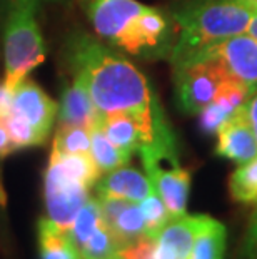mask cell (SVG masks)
Listing matches in <instances>:
<instances>
[{
  "label": "cell",
  "instance_id": "obj_1",
  "mask_svg": "<svg viewBox=\"0 0 257 259\" xmlns=\"http://www.w3.org/2000/svg\"><path fill=\"white\" fill-rule=\"evenodd\" d=\"M67 62L74 75L85 82L100 115L142 114L159 107L150 82L132 62L87 34L69 40Z\"/></svg>",
  "mask_w": 257,
  "mask_h": 259
},
{
  "label": "cell",
  "instance_id": "obj_2",
  "mask_svg": "<svg viewBox=\"0 0 257 259\" xmlns=\"http://www.w3.org/2000/svg\"><path fill=\"white\" fill-rule=\"evenodd\" d=\"M85 10L97 35L130 56H171L176 32L161 10L137 0H87Z\"/></svg>",
  "mask_w": 257,
  "mask_h": 259
},
{
  "label": "cell",
  "instance_id": "obj_3",
  "mask_svg": "<svg viewBox=\"0 0 257 259\" xmlns=\"http://www.w3.org/2000/svg\"><path fill=\"white\" fill-rule=\"evenodd\" d=\"M254 10L242 0H187L172 12L177 40L171 51L176 64L229 37L245 34Z\"/></svg>",
  "mask_w": 257,
  "mask_h": 259
},
{
  "label": "cell",
  "instance_id": "obj_4",
  "mask_svg": "<svg viewBox=\"0 0 257 259\" xmlns=\"http://www.w3.org/2000/svg\"><path fill=\"white\" fill-rule=\"evenodd\" d=\"M4 30L5 85L15 89L45 60V44L37 24L39 0H10Z\"/></svg>",
  "mask_w": 257,
  "mask_h": 259
},
{
  "label": "cell",
  "instance_id": "obj_5",
  "mask_svg": "<svg viewBox=\"0 0 257 259\" xmlns=\"http://www.w3.org/2000/svg\"><path fill=\"white\" fill-rule=\"evenodd\" d=\"M139 156L147 178L166 204L171 218L184 216L190 189V174L179 164L174 132L169 131L159 136L152 144L140 149Z\"/></svg>",
  "mask_w": 257,
  "mask_h": 259
},
{
  "label": "cell",
  "instance_id": "obj_6",
  "mask_svg": "<svg viewBox=\"0 0 257 259\" xmlns=\"http://www.w3.org/2000/svg\"><path fill=\"white\" fill-rule=\"evenodd\" d=\"M179 106L187 114H199L214 96L229 72L222 62L211 54L199 52L172 64Z\"/></svg>",
  "mask_w": 257,
  "mask_h": 259
},
{
  "label": "cell",
  "instance_id": "obj_7",
  "mask_svg": "<svg viewBox=\"0 0 257 259\" xmlns=\"http://www.w3.org/2000/svg\"><path fill=\"white\" fill-rule=\"evenodd\" d=\"M43 184L47 219L67 234L77 212L89 199V187L72 178L54 156L48 161Z\"/></svg>",
  "mask_w": 257,
  "mask_h": 259
},
{
  "label": "cell",
  "instance_id": "obj_8",
  "mask_svg": "<svg viewBox=\"0 0 257 259\" xmlns=\"http://www.w3.org/2000/svg\"><path fill=\"white\" fill-rule=\"evenodd\" d=\"M202 52L217 57L229 75L242 82L250 92L257 91V38L249 34H239Z\"/></svg>",
  "mask_w": 257,
  "mask_h": 259
},
{
  "label": "cell",
  "instance_id": "obj_9",
  "mask_svg": "<svg viewBox=\"0 0 257 259\" xmlns=\"http://www.w3.org/2000/svg\"><path fill=\"white\" fill-rule=\"evenodd\" d=\"M57 111V102L52 101L34 80L24 79L14 89L10 114L17 115L29 125H32V129L39 134L43 142L50 134Z\"/></svg>",
  "mask_w": 257,
  "mask_h": 259
},
{
  "label": "cell",
  "instance_id": "obj_10",
  "mask_svg": "<svg viewBox=\"0 0 257 259\" xmlns=\"http://www.w3.org/2000/svg\"><path fill=\"white\" fill-rule=\"evenodd\" d=\"M217 154L236 164H245L257 156V139L247 119V109L237 107L217 131Z\"/></svg>",
  "mask_w": 257,
  "mask_h": 259
},
{
  "label": "cell",
  "instance_id": "obj_11",
  "mask_svg": "<svg viewBox=\"0 0 257 259\" xmlns=\"http://www.w3.org/2000/svg\"><path fill=\"white\" fill-rule=\"evenodd\" d=\"M205 216H184L171 219L156 236L154 259H189L194 239Z\"/></svg>",
  "mask_w": 257,
  "mask_h": 259
},
{
  "label": "cell",
  "instance_id": "obj_12",
  "mask_svg": "<svg viewBox=\"0 0 257 259\" xmlns=\"http://www.w3.org/2000/svg\"><path fill=\"white\" fill-rule=\"evenodd\" d=\"M57 112L59 125H77L87 131L94 129L102 119L85 82L79 75H74L72 84L64 91Z\"/></svg>",
  "mask_w": 257,
  "mask_h": 259
},
{
  "label": "cell",
  "instance_id": "obj_13",
  "mask_svg": "<svg viewBox=\"0 0 257 259\" xmlns=\"http://www.w3.org/2000/svg\"><path fill=\"white\" fill-rule=\"evenodd\" d=\"M97 194L106 197H120L132 202L144 201L154 191L150 179L132 167H119L100 181H97Z\"/></svg>",
  "mask_w": 257,
  "mask_h": 259
},
{
  "label": "cell",
  "instance_id": "obj_14",
  "mask_svg": "<svg viewBox=\"0 0 257 259\" xmlns=\"http://www.w3.org/2000/svg\"><path fill=\"white\" fill-rule=\"evenodd\" d=\"M227 233L222 223L205 216L194 239L189 259H224Z\"/></svg>",
  "mask_w": 257,
  "mask_h": 259
},
{
  "label": "cell",
  "instance_id": "obj_15",
  "mask_svg": "<svg viewBox=\"0 0 257 259\" xmlns=\"http://www.w3.org/2000/svg\"><path fill=\"white\" fill-rule=\"evenodd\" d=\"M90 156L100 172H112L119 167L127 166L132 154L114 144L99 122L90 131Z\"/></svg>",
  "mask_w": 257,
  "mask_h": 259
},
{
  "label": "cell",
  "instance_id": "obj_16",
  "mask_svg": "<svg viewBox=\"0 0 257 259\" xmlns=\"http://www.w3.org/2000/svg\"><path fill=\"white\" fill-rule=\"evenodd\" d=\"M107 228L111 229L112 236L116 238V241L119 242V246L122 247V249L130 244H134L135 241H139L140 238H144V236H147L140 202L130 201L127 206L122 209V212L114 219V223L109 224Z\"/></svg>",
  "mask_w": 257,
  "mask_h": 259
},
{
  "label": "cell",
  "instance_id": "obj_17",
  "mask_svg": "<svg viewBox=\"0 0 257 259\" xmlns=\"http://www.w3.org/2000/svg\"><path fill=\"white\" fill-rule=\"evenodd\" d=\"M40 259H84L67 234L59 231L47 218L39 223Z\"/></svg>",
  "mask_w": 257,
  "mask_h": 259
},
{
  "label": "cell",
  "instance_id": "obj_18",
  "mask_svg": "<svg viewBox=\"0 0 257 259\" xmlns=\"http://www.w3.org/2000/svg\"><path fill=\"white\" fill-rule=\"evenodd\" d=\"M100 223H102V214H100L99 199H90L89 197L80 211L77 212V216H75L74 223L67 233V238L80 251L82 246L89 241V238L99 228Z\"/></svg>",
  "mask_w": 257,
  "mask_h": 259
},
{
  "label": "cell",
  "instance_id": "obj_19",
  "mask_svg": "<svg viewBox=\"0 0 257 259\" xmlns=\"http://www.w3.org/2000/svg\"><path fill=\"white\" fill-rule=\"evenodd\" d=\"M234 201L242 204H257V156L249 162L240 164L229 181Z\"/></svg>",
  "mask_w": 257,
  "mask_h": 259
},
{
  "label": "cell",
  "instance_id": "obj_20",
  "mask_svg": "<svg viewBox=\"0 0 257 259\" xmlns=\"http://www.w3.org/2000/svg\"><path fill=\"white\" fill-rule=\"evenodd\" d=\"M120 251H122V247L119 246L111 229L102 221L89 241L82 246L80 254L84 259H122Z\"/></svg>",
  "mask_w": 257,
  "mask_h": 259
},
{
  "label": "cell",
  "instance_id": "obj_21",
  "mask_svg": "<svg viewBox=\"0 0 257 259\" xmlns=\"http://www.w3.org/2000/svg\"><path fill=\"white\" fill-rule=\"evenodd\" d=\"M52 151L59 154H90V131L77 125H59Z\"/></svg>",
  "mask_w": 257,
  "mask_h": 259
},
{
  "label": "cell",
  "instance_id": "obj_22",
  "mask_svg": "<svg viewBox=\"0 0 257 259\" xmlns=\"http://www.w3.org/2000/svg\"><path fill=\"white\" fill-rule=\"evenodd\" d=\"M140 209L144 214L145 221V233L147 236L156 239V236L166 228V224L171 221V214H169L166 204L161 199V196L157 194L156 189L145 197L144 201H140Z\"/></svg>",
  "mask_w": 257,
  "mask_h": 259
},
{
  "label": "cell",
  "instance_id": "obj_23",
  "mask_svg": "<svg viewBox=\"0 0 257 259\" xmlns=\"http://www.w3.org/2000/svg\"><path fill=\"white\" fill-rule=\"evenodd\" d=\"M250 94L252 92H250L242 82H239L237 79H234V77H227V79H224L221 82L212 102L219 104V106L222 109H226L229 114H232L237 107L244 106V104L247 102Z\"/></svg>",
  "mask_w": 257,
  "mask_h": 259
},
{
  "label": "cell",
  "instance_id": "obj_24",
  "mask_svg": "<svg viewBox=\"0 0 257 259\" xmlns=\"http://www.w3.org/2000/svg\"><path fill=\"white\" fill-rule=\"evenodd\" d=\"M4 120H5V125H7V131H9L10 139H12L15 149H24V147L43 144V141L39 137V134L32 129V125H29L25 120L17 117V115L9 114Z\"/></svg>",
  "mask_w": 257,
  "mask_h": 259
},
{
  "label": "cell",
  "instance_id": "obj_25",
  "mask_svg": "<svg viewBox=\"0 0 257 259\" xmlns=\"http://www.w3.org/2000/svg\"><path fill=\"white\" fill-rule=\"evenodd\" d=\"M199 115H200V119H199L200 129L204 131L205 134H216L219 127L224 124V120H226L231 114H229L226 109H222L219 104L211 102L202 109Z\"/></svg>",
  "mask_w": 257,
  "mask_h": 259
},
{
  "label": "cell",
  "instance_id": "obj_26",
  "mask_svg": "<svg viewBox=\"0 0 257 259\" xmlns=\"http://www.w3.org/2000/svg\"><path fill=\"white\" fill-rule=\"evenodd\" d=\"M239 259H257V204L252 218L249 221L247 231H245Z\"/></svg>",
  "mask_w": 257,
  "mask_h": 259
},
{
  "label": "cell",
  "instance_id": "obj_27",
  "mask_svg": "<svg viewBox=\"0 0 257 259\" xmlns=\"http://www.w3.org/2000/svg\"><path fill=\"white\" fill-rule=\"evenodd\" d=\"M14 151H17V149H15L12 139H10L7 125H5V120L0 119V159L7 157L9 154H12Z\"/></svg>",
  "mask_w": 257,
  "mask_h": 259
},
{
  "label": "cell",
  "instance_id": "obj_28",
  "mask_svg": "<svg viewBox=\"0 0 257 259\" xmlns=\"http://www.w3.org/2000/svg\"><path fill=\"white\" fill-rule=\"evenodd\" d=\"M12 96L14 91L9 89L5 82L0 84V119H5L12 111Z\"/></svg>",
  "mask_w": 257,
  "mask_h": 259
},
{
  "label": "cell",
  "instance_id": "obj_29",
  "mask_svg": "<svg viewBox=\"0 0 257 259\" xmlns=\"http://www.w3.org/2000/svg\"><path fill=\"white\" fill-rule=\"evenodd\" d=\"M245 109H247V119L250 122V127H252L254 136L257 139V92L245 102Z\"/></svg>",
  "mask_w": 257,
  "mask_h": 259
},
{
  "label": "cell",
  "instance_id": "obj_30",
  "mask_svg": "<svg viewBox=\"0 0 257 259\" xmlns=\"http://www.w3.org/2000/svg\"><path fill=\"white\" fill-rule=\"evenodd\" d=\"M245 34H249L250 37L257 38V10H254L252 19H250V22H249V27H247V32H245Z\"/></svg>",
  "mask_w": 257,
  "mask_h": 259
},
{
  "label": "cell",
  "instance_id": "obj_31",
  "mask_svg": "<svg viewBox=\"0 0 257 259\" xmlns=\"http://www.w3.org/2000/svg\"><path fill=\"white\" fill-rule=\"evenodd\" d=\"M245 5H249L252 10H257V0H242Z\"/></svg>",
  "mask_w": 257,
  "mask_h": 259
},
{
  "label": "cell",
  "instance_id": "obj_32",
  "mask_svg": "<svg viewBox=\"0 0 257 259\" xmlns=\"http://www.w3.org/2000/svg\"><path fill=\"white\" fill-rule=\"evenodd\" d=\"M7 2H10V0H7Z\"/></svg>",
  "mask_w": 257,
  "mask_h": 259
}]
</instances>
